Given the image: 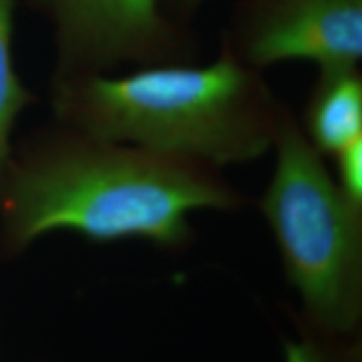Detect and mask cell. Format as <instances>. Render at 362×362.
Wrapping results in <instances>:
<instances>
[{"mask_svg": "<svg viewBox=\"0 0 362 362\" xmlns=\"http://www.w3.org/2000/svg\"><path fill=\"white\" fill-rule=\"evenodd\" d=\"M13 25L16 0H0V183L12 160V131L34 94L22 84L13 66Z\"/></svg>", "mask_w": 362, "mask_h": 362, "instance_id": "cell-7", "label": "cell"}, {"mask_svg": "<svg viewBox=\"0 0 362 362\" xmlns=\"http://www.w3.org/2000/svg\"><path fill=\"white\" fill-rule=\"evenodd\" d=\"M206 0H163V6L171 17L185 24H193L194 17Z\"/></svg>", "mask_w": 362, "mask_h": 362, "instance_id": "cell-10", "label": "cell"}, {"mask_svg": "<svg viewBox=\"0 0 362 362\" xmlns=\"http://www.w3.org/2000/svg\"><path fill=\"white\" fill-rule=\"evenodd\" d=\"M297 329V341H284V362H362L359 339L325 337Z\"/></svg>", "mask_w": 362, "mask_h": 362, "instance_id": "cell-8", "label": "cell"}, {"mask_svg": "<svg viewBox=\"0 0 362 362\" xmlns=\"http://www.w3.org/2000/svg\"><path fill=\"white\" fill-rule=\"evenodd\" d=\"M272 149L274 175L259 205L300 297L296 324L325 337L359 339L362 206L342 193L287 103Z\"/></svg>", "mask_w": 362, "mask_h": 362, "instance_id": "cell-3", "label": "cell"}, {"mask_svg": "<svg viewBox=\"0 0 362 362\" xmlns=\"http://www.w3.org/2000/svg\"><path fill=\"white\" fill-rule=\"evenodd\" d=\"M52 25L54 79L110 74L123 66L198 62L193 24L171 17L163 0H30Z\"/></svg>", "mask_w": 362, "mask_h": 362, "instance_id": "cell-4", "label": "cell"}, {"mask_svg": "<svg viewBox=\"0 0 362 362\" xmlns=\"http://www.w3.org/2000/svg\"><path fill=\"white\" fill-rule=\"evenodd\" d=\"M57 123L211 168L245 165L274 146L284 101L223 47L208 64L52 81Z\"/></svg>", "mask_w": 362, "mask_h": 362, "instance_id": "cell-2", "label": "cell"}, {"mask_svg": "<svg viewBox=\"0 0 362 362\" xmlns=\"http://www.w3.org/2000/svg\"><path fill=\"white\" fill-rule=\"evenodd\" d=\"M245 205L218 168L59 123L12 153L0 183V255H21L54 232L180 253L194 242V211Z\"/></svg>", "mask_w": 362, "mask_h": 362, "instance_id": "cell-1", "label": "cell"}, {"mask_svg": "<svg viewBox=\"0 0 362 362\" xmlns=\"http://www.w3.org/2000/svg\"><path fill=\"white\" fill-rule=\"evenodd\" d=\"M305 138L324 158L362 139V74L359 66L319 69L302 115Z\"/></svg>", "mask_w": 362, "mask_h": 362, "instance_id": "cell-6", "label": "cell"}, {"mask_svg": "<svg viewBox=\"0 0 362 362\" xmlns=\"http://www.w3.org/2000/svg\"><path fill=\"white\" fill-rule=\"evenodd\" d=\"M220 47L262 72L288 61L359 66L362 0H237Z\"/></svg>", "mask_w": 362, "mask_h": 362, "instance_id": "cell-5", "label": "cell"}, {"mask_svg": "<svg viewBox=\"0 0 362 362\" xmlns=\"http://www.w3.org/2000/svg\"><path fill=\"white\" fill-rule=\"evenodd\" d=\"M336 161V178L342 193L362 206V139L347 144L332 156Z\"/></svg>", "mask_w": 362, "mask_h": 362, "instance_id": "cell-9", "label": "cell"}]
</instances>
